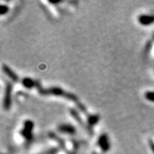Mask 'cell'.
Segmentation results:
<instances>
[{
    "label": "cell",
    "mask_w": 154,
    "mask_h": 154,
    "mask_svg": "<svg viewBox=\"0 0 154 154\" xmlns=\"http://www.w3.org/2000/svg\"><path fill=\"white\" fill-rule=\"evenodd\" d=\"M8 6H6V5H2V6H1V8H0V14H1V15L5 14H6V13L8 12Z\"/></svg>",
    "instance_id": "8fae6325"
},
{
    "label": "cell",
    "mask_w": 154,
    "mask_h": 154,
    "mask_svg": "<svg viewBox=\"0 0 154 154\" xmlns=\"http://www.w3.org/2000/svg\"><path fill=\"white\" fill-rule=\"evenodd\" d=\"M138 20L140 24L143 26H148L149 24H154V15L142 14L138 17Z\"/></svg>",
    "instance_id": "5b68a950"
},
{
    "label": "cell",
    "mask_w": 154,
    "mask_h": 154,
    "mask_svg": "<svg viewBox=\"0 0 154 154\" xmlns=\"http://www.w3.org/2000/svg\"><path fill=\"white\" fill-rule=\"evenodd\" d=\"M22 84L27 88H29V89H31V88H32V87H35L36 86V83L31 78H29V77H27V78H24L22 79Z\"/></svg>",
    "instance_id": "ba28073f"
},
{
    "label": "cell",
    "mask_w": 154,
    "mask_h": 154,
    "mask_svg": "<svg viewBox=\"0 0 154 154\" xmlns=\"http://www.w3.org/2000/svg\"><path fill=\"white\" fill-rule=\"evenodd\" d=\"M33 127H34V124L31 120H26L24 122V128L21 131V134L25 138V139L29 140V141L32 140Z\"/></svg>",
    "instance_id": "7a4b0ae2"
},
{
    "label": "cell",
    "mask_w": 154,
    "mask_h": 154,
    "mask_svg": "<svg viewBox=\"0 0 154 154\" xmlns=\"http://www.w3.org/2000/svg\"><path fill=\"white\" fill-rule=\"evenodd\" d=\"M11 94H12V87L10 83H7L6 87L4 99H3V107L6 110L10 109L11 106Z\"/></svg>",
    "instance_id": "3957f363"
},
{
    "label": "cell",
    "mask_w": 154,
    "mask_h": 154,
    "mask_svg": "<svg viewBox=\"0 0 154 154\" xmlns=\"http://www.w3.org/2000/svg\"><path fill=\"white\" fill-rule=\"evenodd\" d=\"M98 120H99V117L97 115L90 116L89 117H88V123H89V124L91 126L94 125V124H97Z\"/></svg>",
    "instance_id": "9c48e42d"
},
{
    "label": "cell",
    "mask_w": 154,
    "mask_h": 154,
    "mask_svg": "<svg viewBox=\"0 0 154 154\" xmlns=\"http://www.w3.org/2000/svg\"><path fill=\"white\" fill-rule=\"evenodd\" d=\"M98 145H99L100 148L102 149L104 152H108L109 149H110V142L109 140V137L106 134H102L98 138Z\"/></svg>",
    "instance_id": "277c9868"
},
{
    "label": "cell",
    "mask_w": 154,
    "mask_h": 154,
    "mask_svg": "<svg viewBox=\"0 0 154 154\" xmlns=\"http://www.w3.org/2000/svg\"><path fill=\"white\" fill-rule=\"evenodd\" d=\"M2 69H3L4 72L6 74V75H8L9 78L12 79L13 81H14V82L18 81V76L17 75L16 73L13 71L12 69H10L9 66H7L6 65H2Z\"/></svg>",
    "instance_id": "52a82bcc"
},
{
    "label": "cell",
    "mask_w": 154,
    "mask_h": 154,
    "mask_svg": "<svg viewBox=\"0 0 154 154\" xmlns=\"http://www.w3.org/2000/svg\"><path fill=\"white\" fill-rule=\"evenodd\" d=\"M149 143L150 148H151V149L152 150V152H153V153H154V142L150 140L149 142Z\"/></svg>",
    "instance_id": "7c38bea8"
},
{
    "label": "cell",
    "mask_w": 154,
    "mask_h": 154,
    "mask_svg": "<svg viewBox=\"0 0 154 154\" xmlns=\"http://www.w3.org/2000/svg\"><path fill=\"white\" fill-rule=\"evenodd\" d=\"M59 131L68 134H74L75 133V128L71 124H61L58 127Z\"/></svg>",
    "instance_id": "8992f818"
},
{
    "label": "cell",
    "mask_w": 154,
    "mask_h": 154,
    "mask_svg": "<svg viewBox=\"0 0 154 154\" xmlns=\"http://www.w3.org/2000/svg\"><path fill=\"white\" fill-rule=\"evenodd\" d=\"M145 97L148 101L154 102V91H147L145 93Z\"/></svg>",
    "instance_id": "30bf717a"
},
{
    "label": "cell",
    "mask_w": 154,
    "mask_h": 154,
    "mask_svg": "<svg viewBox=\"0 0 154 154\" xmlns=\"http://www.w3.org/2000/svg\"><path fill=\"white\" fill-rule=\"evenodd\" d=\"M41 94H52V95L55 96H61V97H65L67 98H70L72 100L76 101L77 98L75 95H73L72 94L66 93L65 91H63L62 89L59 88V87H52L48 90H39Z\"/></svg>",
    "instance_id": "6da1fadb"
}]
</instances>
